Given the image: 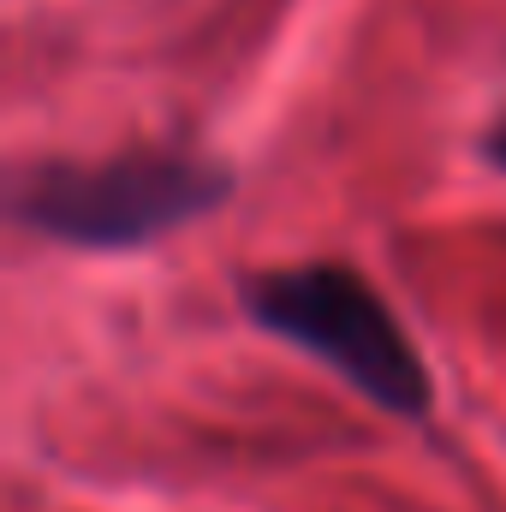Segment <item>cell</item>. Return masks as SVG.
I'll use <instances>...</instances> for the list:
<instances>
[{
	"instance_id": "cell-1",
	"label": "cell",
	"mask_w": 506,
	"mask_h": 512,
	"mask_svg": "<svg viewBox=\"0 0 506 512\" xmlns=\"http://www.w3.org/2000/svg\"><path fill=\"white\" fill-rule=\"evenodd\" d=\"M245 310L268 334L316 352L328 370H340L370 405L393 417H423L429 411V370L381 292L352 274L346 262H304V268H274L245 280Z\"/></svg>"
},
{
	"instance_id": "cell-2",
	"label": "cell",
	"mask_w": 506,
	"mask_h": 512,
	"mask_svg": "<svg viewBox=\"0 0 506 512\" xmlns=\"http://www.w3.org/2000/svg\"><path fill=\"white\" fill-rule=\"evenodd\" d=\"M227 173L197 155H114V161H42L18 179L12 209L24 227L60 239V245H90V251H120L161 239L197 215H209L227 197Z\"/></svg>"
},
{
	"instance_id": "cell-3",
	"label": "cell",
	"mask_w": 506,
	"mask_h": 512,
	"mask_svg": "<svg viewBox=\"0 0 506 512\" xmlns=\"http://www.w3.org/2000/svg\"><path fill=\"white\" fill-rule=\"evenodd\" d=\"M489 161H495V167L506 173V126L495 131V137H489Z\"/></svg>"
}]
</instances>
